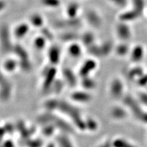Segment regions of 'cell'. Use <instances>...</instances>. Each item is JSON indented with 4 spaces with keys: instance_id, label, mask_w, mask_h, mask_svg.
<instances>
[{
    "instance_id": "cell-1",
    "label": "cell",
    "mask_w": 147,
    "mask_h": 147,
    "mask_svg": "<svg viewBox=\"0 0 147 147\" xmlns=\"http://www.w3.org/2000/svg\"><path fill=\"white\" fill-rule=\"evenodd\" d=\"M1 49L5 52L13 51L14 45L12 42V38L13 36L12 31L9 30L7 25H4L1 28Z\"/></svg>"
},
{
    "instance_id": "cell-2",
    "label": "cell",
    "mask_w": 147,
    "mask_h": 147,
    "mask_svg": "<svg viewBox=\"0 0 147 147\" xmlns=\"http://www.w3.org/2000/svg\"><path fill=\"white\" fill-rule=\"evenodd\" d=\"M31 26L29 22H20L17 24L12 30L13 38L17 40L25 38L28 34Z\"/></svg>"
},
{
    "instance_id": "cell-3",
    "label": "cell",
    "mask_w": 147,
    "mask_h": 147,
    "mask_svg": "<svg viewBox=\"0 0 147 147\" xmlns=\"http://www.w3.org/2000/svg\"><path fill=\"white\" fill-rule=\"evenodd\" d=\"M115 31L118 38L122 42H126L132 37V31L127 23L119 21V24L116 26Z\"/></svg>"
},
{
    "instance_id": "cell-4",
    "label": "cell",
    "mask_w": 147,
    "mask_h": 147,
    "mask_svg": "<svg viewBox=\"0 0 147 147\" xmlns=\"http://www.w3.org/2000/svg\"><path fill=\"white\" fill-rule=\"evenodd\" d=\"M42 74L44 77L42 88L44 90H47L55 82L57 75V68L55 66L50 64V66L47 68V71H44Z\"/></svg>"
},
{
    "instance_id": "cell-5",
    "label": "cell",
    "mask_w": 147,
    "mask_h": 147,
    "mask_svg": "<svg viewBox=\"0 0 147 147\" xmlns=\"http://www.w3.org/2000/svg\"><path fill=\"white\" fill-rule=\"evenodd\" d=\"M86 20L92 27L98 28L102 25V18L99 13L94 9H90L86 13Z\"/></svg>"
},
{
    "instance_id": "cell-6",
    "label": "cell",
    "mask_w": 147,
    "mask_h": 147,
    "mask_svg": "<svg viewBox=\"0 0 147 147\" xmlns=\"http://www.w3.org/2000/svg\"><path fill=\"white\" fill-rule=\"evenodd\" d=\"M124 84L119 78H114L110 83L109 91L113 97H119L124 92Z\"/></svg>"
},
{
    "instance_id": "cell-7",
    "label": "cell",
    "mask_w": 147,
    "mask_h": 147,
    "mask_svg": "<svg viewBox=\"0 0 147 147\" xmlns=\"http://www.w3.org/2000/svg\"><path fill=\"white\" fill-rule=\"evenodd\" d=\"M12 92V85L11 82L5 77L4 74H1V93L2 99L7 100L11 97Z\"/></svg>"
},
{
    "instance_id": "cell-8",
    "label": "cell",
    "mask_w": 147,
    "mask_h": 147,
    "mask_svg": "<svg viewBox=\"0 0 147 147\" xmlns=\"http://www.w3.org/2000/svg\"><path fill=\"white\" fill-rule=\"evenodd\" d=\"M96 67H97V63L94 59H88L81 66L79 72V76L81 78L90 76V74L92 72H94Z\"/></svg>"
},
{
    "instance_id": "cell-9",
    "label": "cell",
    "mask_w": 147,
    "mask_h": 147,
    "mask_svg": "<svg viewBox=\"0 0 147 147\" xmlns=\"http://www.w3.org/2000/svg\"><path fill=\"white\" fill-rule=\"evenodd\" d=\"M18 67H20V64L17 57L6 58L2 64L3 69L6 74H12L16 72Z\"/></svg>"
},
{
    "instance_id": "cell-10",
    "label": "cell",
    "mask_w": 147,
    "mask_h": 147,
    "mask_svg": "<svg viewBox=\"0 0 147 147\" xmlns=\"http://www.w3.org/2000/svg\"><path fill=\"white\" fill-rule=\"evenodd\" d=\"M48 58L49 64L56 66L61 59V52L59 49L56 46H53L50 48L48 52Z\"/></svg>"
},
{
    "instance_id": "cell-11",
    "label": "cell",
    "mask_w": 147,
    "mask_h": 147,
    "mask_svg": "<svg viewBox=\"0 0 147 147\" xmlns=\"http://www.w3.org/2000/svg\"><path fill=\"white\" fill-rule=\"evenodd\" d=\"M28 22L31 26L40 30L44 27L45 25L44 17L39 13H34L31 14L30 16Z\"/></svg>"
},
{
    "instance_id": "cell-12",
    "label": "cell",
    "mask_w": 147,
    "mask_h": 147,
    "mask_svg": "<svg viewBox=\"0 0 147 147\" xmlns=\"http://www.w3.org/2000/svg\"><path fill=\"white\" fill-rule=\"evenodd\" d=\"M140 16L139 13H137L134 9H130L122 12L118 17V19L120 22L129 23L136 20Z\"/></svg>"
},
{
    "instance_id": "cell-13",
    "label": "cell",
    "mask_w": 147,
    "mask_h": 147,
    "mask_svg": "<svg viewBox=\"0 0 147 147\" xmlns=\"http://www.w3.org/2000/svg\"><path fill=\"white\" fill-rule=\"evenodd\" d=\"M80 11V5L76 2L69 4L66 9V15L68 18H78Z\"/></svg>"
},
{
    "instance_id": "cell-14",
    "label": "cell",
    "mask_w": 147,
    "mask_h": 147,
    "mask_svg": "<svg viewBox=\"0 0 147 147\" xmlns=\"http://www.w3.org/2000/svg\"><path fill=\"white\" fill-rule=\"evenodd\" d=\"M63 78L66 83L71 86H74L77 84V78L70 68H65L63 71Z\"/></svg>"
},
{
    "instance_id": "cell-15",
    "label": "cell",
    "mask_w": 147,
    "mask_h": 147,
    "mask_svg": "<svg viewBox=\"0 0 147 147\" xmlns=\"http://www.w3.org/2000/svg\"><path fill=\"white\" fill-rule=\"evenodd\" d=\"M67 52L68 53L74 58L79 57L81 56L83 52L82 45H80V44H78L76 42H74L69 45Z\"/></svg>"
},
{
    "instance_id": "cell-16",
    "label": "cell",
    "mask_w": 147,
    "mask_h": 147,
    "mask_svg": "<svg viewBox=\"0 0 147 147\" xmlns=\"http://www.w3.org/2000/svg\"><path fill=\"white\" fill-rule=\"evenodd\" d=\"M71 98L74 100L84 102L89 101L91 99V96L86 91H77L72 94Z\"/></svg>"
},
{
    "instance_id": "cell-17",
    "label": "cell",
    "mask_w": 147,
    "mask_h": 147,
    "mask_svg": "<svg viewBox=\"0 0 147 147\" xmlns=\"http://www.w3.org/2000/svg\"><path fill=\"white\" fill-rule=\"evenodd\" d=\"M144 50L143 47L140 45H137L131 52V59L134 62H139L144 57Z\"/></svg>"
},
{
    "instance_id": "cell-18",
    "label": "cell",
    "mask_w": 147,
    "mask_h": 147,
    "mask_svg": "<svg viewBox=\"0 0 147 147\" xmlns=\"http://www.w3.org/2000/svg\"><path fill=\"white\" fill-rule=\"evenodd\" d=\"M114 51L118 56L125 57L129 51V47L126 42H122V43L119 44L115 47Z\"/></svg>"
},
{
    "instance_id": "cell-19",
    "label": "cell",
    "mask_w": 147,
    "mask_h": 147,
    "mask_svg": "<svg viewBox=\"0 0 147 147\" xmlns=\"http://www.w3.org/2000/svg\"><path fill=\"white\" fill-rule=\"evenodd\" d=\"M81 39L83 46L84 45L89 47L91 45L95 44V36L94 34L90 33V32H87V33H84Z\"/></svg>"
},
{
    "instance_id": "cell-20",
    "label": "cell",
    "mask_w": 147,
    "mask_h": 147,
    "mask_svg": "<svg viewBox=\"0 0 147 147\" xmlns=\"http://www.w3.org/2000/svg\"><path fill=\"white\" fill-rule=\"evenodd\" d=\"M48 40L46 39L42 35H40L34 39L33 44L34 45V47L39 50H44L47 45V42Z\"/></svg>"
},
{
    "instance_id": "cell-21",
    "label": "cell",
    "mask_w": 147,
    "mask_h": 147,
    "mask_svg": "<svg viewBox=\"0 0 147 147\" xmlns=\"http://www.w3.org/2000/svg\"><path fill=\"white\" fill-rule=\"evenodd\" d=\"M82 79V83L81 85L83 88L87 90H90L91 89H93L96 86V82L95 81L91 79L90 76L83 77Z\"/></svg>"
},
{
    "instance_id": "cell-22",
    "label": "cell",
    "mask_w": 147,
    "mask_h": 147,
    "mask_svg": "<svg viewBox=\"0 0 147 147\" xmlns=\"http://www.w3.org/2000/svg\"><path fill=\"white\" fill-rule=\"evenodd\" d=\"M102 44L103 45H100L102 57H107L112 52V51L114 50L115 47L113 45L112 43L110 42V41L105 42Z\"/></svg>"
},
{
    "instance_id": "cell-23",
    "label": "cell",
    "mask_w": 147,
    "mask_h": 147,
    "mask_svg": "<svg viewBox=\"0 0 147 147\" xmlns=\"http://www.w3.org/2000/svg\"><path fill=\"white\" fill-rule=\"evenodd\" d=\"M42 5L47 8L56 9L61 6V0H40Z\"/></svg>"
},
{
    "instance_id": "cell-24",
    "label": "cell",
    "mask_w": 147,
    "mask_h": 147,
    "mask_svg": "<svg viewBox=\"0 0 147 147\" xmlns=\"http://www.w3.org/2000/svg\"><path fill=\"white\" fill-rule=\"evenodd\" d=\"M132 9H134L141 16L142 13H143L145 6L144 0H132Z\"/></svg>"
},
{
    "instance_id": "cell-25",
    "label": "cell",
    "mask_w": 147,
    "mask_h": 147,
    "mask_svg": "<svg viewBox=\"0 0 147 147\" xmlns=\"http://www.w3.org/2000/svg\"><path fill=\"white\" fill-rule=\"evenodd\" d=\"M40 30H41L40 34L42 35L48 41L52 40V39L53 38V34L49 29L46 28H45V27H43L42 29H40Z\"/></svg>"
},
{
    "instance_id": "cell-26",
    "label": "cell",
    "mask_w": 147,
    "mask_h": 147,
    "mask_svg": "<svg viewBox=\"0 0 147 147\" xmlns=\"http://www.w3.org/2000/svg\"><path fill=\"white\" fill-rule=\"evenodd\" d=\"M109 1L114 6L120 8L125 7L127 4V0H109Z\"/></svg>"
},
{
    "instance_id": "cell-27",
    "label": "cell",
    "mask_w": 147,
    "mask_h": 147,
    "mask_svg": "<svg viewBox=\"0 0 147 147\" xmlns=\"http://www.w3.org/2000/svg\"><path fill=\"white\" fill-rule=\"evenodd\" d=\"M140 69H134L132 70L130 73H129V76H131V77L134 78V77L136 76H137L140 74Z\"/></svg>"
},
{
    "instance_id": "cell-28",
    "label": "cell",
    "mask_w": 147,
    "mask_h": 147,
    "mask_svg": "<svg viewBox=\"0 0 147 147\" xmlns=\"http://www.w3.org/2000/svg\"><path fill=\"white\" fill-rule=\"evenodd\" d=\"M139 97L140 100H142V102H144L145 104L147 105V94L145 93H140Z\"/></svg>"
},
{
    "instance_id": "cell-29",
    "label": "cell",
    "mask_w": 147,
    "mask_h": 147,
    "mask_svg": "<svg viewBox=\"0 0 147 147\" xmlns=\"http://www.w3.org/2000/svg\"><path fill=\"white\" fill-rule=\"evenodd\" d=\"M6 7V4L4 2L3 0H1V6H0V9H1V11H3L4 8Z\"/></svg>"
},
{
    "instance_id": "cell-30",
    "label": "cell",
    "mask_w": 147,
    "mask_h": 147,
    "mask_svg": "<svg viewBox=\"0 0 147 147\" xmlns=\"http://www.w3.org/2000/svg\"><path fill=\"white\" fill-rule=\"evenodd\" d=\"M146 78H147V77H145V79H146ZM146 80L147 81V79H145V80H143V81H141V82L142 83V84H144V82H145Z\"/></svg>"
}]
</instances>
